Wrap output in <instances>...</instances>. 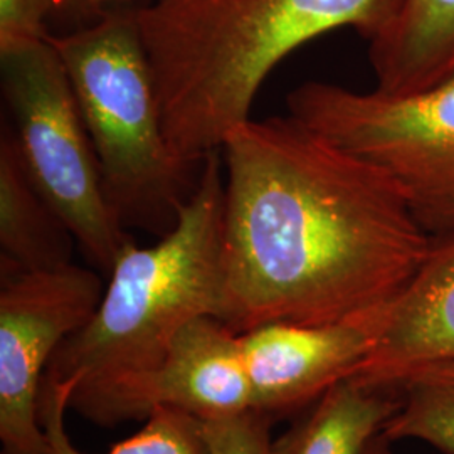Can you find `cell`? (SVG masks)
<instances>
[{"label":"cell","mask_w":454,"mask_h":454,"mask_svg":"<svg viewBox=\"0 0 454 454\" xmlns=\"http://www.w3.org/2000/svg\"><path fill=\"white\" fill-rule=\"evenodd\" d=\"M121 0H54L52 16L86 17L99 16L105 12V7Z\"/></svg>","instance_id":"cell-18"},{"label":"cell","mask_w":454,"mask_h":454,"mask_svg":"<svg viewBox=\"0 0 454 454\" xmlns=\"http://www.w3.org/2000/svg\"><path fill=\"white\" fill-rule=\"evenodd\" d=\"M74 236L29 177L11 129L0 138V270L41 271L71 262Z\"/></svg>","instance_id":"cell-12"},{"label":"cell","mask_w":454,"mask_h":454,"mask_svg":"<svg viewBox=\"0 0 454 454\" xmlns=\"http://www.w3.org/2000/svg\"><path fill=\"white\" fill-rule=\"evenodd\" d=\"M202 422L211 454H270L273 419L256 409Z\"/></svg>","instance_id":"cell-16"},{"label":"cell","mask_w":454,"mask_h":454,"mask_svg":"<svg viewBox=\"0 0 454 454\" xmlns=\"http://www.w3.org/2000/svg\"><path fill=\"white\" fill-rule=\"evenodd\" d=\"M71 387L44 377L39 392V422L52 454H86L67 436L66 411ZM103 454H211L204 422L179 409H159L140 431Z\"/></svg>","instance_id":"cell-14"},{"label":"cell","mask_w":454,"mask_h":454,"mask_svg":"<svg viewBox=\"0 0 454 454\" xmlns=\"http://www.w3.org/2000/svg\"><path fill=\"white\" fill-rule=\"evenodd\" d=\"M105 281L73 262L41 271H2V454H52L39 422V392L58 348L95 315Z\"/></svg>","instance_id":"cell-7"},{"label":"cell","mask_w":454,"mask_h":454,"mask_svg":"<svg viewBox=\"0 0 454 454\" xmlns=\"http://www.w3.org/2000/svg\"><path fill=\"white\" fill-rule=\"evenodd\" d=\"M0 82L29 177L86 258L110 275L131 238L105 197L95 148L49 37L0 51Z\"/></svg>","instance_id":"cell-6"},{"label":"cell","mask_w":454,"mask_h":454,"mask_svg":"<svg viewBox=\"0 0 454 454\" xmlns=\"http://www.w3.org/2000/svg\"><path fill=\"white\" fill-rule=\"evenodd\" d=\"M226 168L221 320L328 325L390 303L433 236L377 167L288 116L247 120Z\"/></svg>","instance_id":"cell-1"},{"label":"cell","mask_w":454,"mask_h":454,"mask_svg":"<svg viewBox=\"0 0 454 454\" xmlns=\"http://www.w3.org/2000/svg\"><path fill=\"white\" fill-rule=\"evenodd\" d=\"M54 0H0V51L46 41Z\"/></svg>","instance_id":"cell-17"},{"label":"cell","mask_w":454,"mask_h":454,"mask_svg":"<svg viewBox=\"0 0 454 454\" xmlns=\"http://www.w3.org/2000/svg\"><path fill=\"white\" fill-rule=\"evenodd\" d=\"M49 43L66 67L97 153L105 197L125 227L167 234L194 194L202 162L180 159L162 114L133 11H105Z\"/></svg>","instance_id":"cell-4"},{"label":"cell","mask_w":454,"mask_h":454,"mask_svg":"<svg viewBox=\"0 0 454 454\" xmlns=\"http://www.w3.org/2000/svg\"><path fill=\"white\" fill-rule=\"evenodd\" d=\"M288 110L384 172L433 238L453 234L454 74L406 95L305 82L288 95Z\"/></svg>","instance_id":"cell-5"},{"label":"cell","mask_w":454,"mask_h":454,"mask_svg":"<svg viewBox=\"0 0 454 454\" xmlns=\"http://www.w3.org/2000/svg\"><path fill=\"white\" fill-rule=\"evenodd\" d=\"M371 43L377 90L406 95L454 74V0H399Z\"/></svg>","instance_id":"cell-11"},{"label":"cell","mask_w":454,"mask_h":454,"mask_svg":"<svg viewBox=\"0 0 454 454\" xmlns=\"http://www.w3.org/2000/svg\"><path fill=\"white\" fill-rule=\"evenodd\" d=\"M69 409L103 427L179 409L200 421L253 409L239 333L215 317L185 325L157 364L74 387Z\"/></svg>","instance_id":"cell-8"},{"label":"cell","mask_w":454,"mask_h":454,"mask_svg":"<svg viewBox=\"0 0 454 454\" xmlns=\"http://www.w3.org/2000/svg\"><path fill=\"white\" fill-rule=\"evenodd\" d=\"M362 454H394L392 453V441L384 433H379L375 438L367 444Z\"/></svg>","instance_id":"cell-19"},{"label":"cell","mask_w":454,"mask_h":454,"mask_svg":"<svg viewBox=\"0 0 454 454\" xmlns=\"http://www.w3.org/2000/svg\"><path fill=\"white\" fill-rule=\"evenodd\" d=\"M399 0H153L135 9L162 114L180 159L202 162L251 120L261 84L294 49L352 27L373 39Z\"/></svg>","instance_id":"cell-2"},{"label":"cell","mask_w":454,"mask_h":454,"mask_svg":"<svg viewBox=\"0 0 454 454\" xmlns=\"http://www.w3.org/2000/svg\"><path fill=\"white\" fill-rule=\"evenodd\" d=\"M386 307L339 324H266L239 333L253 409L275 421L350 377L379 340Z\"/></svg>","instance_id":"cell-9"},{"label":"cell","mask_w":454,"mask_h":454,"mask_svg":"<svg viewBox=\"0 0 454 454\" xmlns=\"http://www.w3.org/2000/svg\"><path fill=\"white\" fill-rule=\"evenodd\" d=\"M401 406L394 389L347 377L278 439L270 454H362Z\"/></svg>","instance_id":"cell-13"},{"label":"cell","mask_w":454,"mask_h":454,"mask_svg":"<svg viewBox=\"0 0 454 454\" xmlns=\"http://www.w3.org/2000/svg\"><path fill=\"white\" fill-rule=\"evenodd\" d=\"M382 387L395 390L401 401L382 431L392 442L418 439L454 454V358L409 365Z\"/></svg>","instance_id":"cell-15"},{"label":"cell","mask_w":454,"mask_h":454,"mask_svg":"<svg viewBox=\"0 0 454 454\" xmlns=\"http://www.w3.org/2000/svg\"><path fill=\"white\" fill-rule=\"evenodd\" d=\"M224 204V159L214 150L174 227L153 246L138 247L131 239L123 247L95 315L58 348L46 377L74 389L146 369L185 325L200 317L221 320Z\"/></svg>","instance_id":"cell-3"},{"label":"cell","mask_w":454,"mask_h":454,"mask_svg":"<svg viewBox=\"0 0 454 454\" xmlns=\"http://www.w3.org/2000/svg\"><path fill=\"white\" fill-rule=\"evenodd\" d=\"M454 358V232L433 238L419 270L384 311L372 352L350 379L382 387L409 365Z\"/></svg>","instance_id":"cell-10"}]
</instances>
